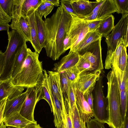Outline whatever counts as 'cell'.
I'll return each instance as SVG.
<instances>
[{"label":"cell","instance_id":"6da1fadb","mask_svg":"<svg viewBox=\"0 0 128 128\" xmlns=\"http://www.w3.org/2000/svg\"><path fill=\"white\" fill-rule=\"evenodd\" d=\"M72 20L71 16L60 6L51 17L44 21L46 29L44 48L47 56L54 60H58L66 52L63 49V42Z\"/></svg>","mask_w":128,"mask_h":128},{"label":"cell","instance_id":"7a4b0ae2","mask_svg":"<svg viewBox=\"0 0 128 128\" xmlns=\"http://www.w3.org/2000/svg\"><path fill=\"white\" fill-rule=\"evenodd\" d=\"M28 54L19 72L12 78L17 86L26 88L36 86L43 73L42 62L39 60V54L27 49Z\"/></svg>","mask_w":128,"mask_h":128},{"label":"cell","instance_id":"3957f363","mask_svg":"<svg viewBox=\"0 0 128 128\" xmlns=\"http://www.w3.org/2000/svg\"><path fill=\"white\" fill-rule=\"evenodd\" d=\"M7 31L8 43L4 54L5 61L3 73L0 80L10 77L14 64L18 54L26 42L24 36L16 30L12 29Z\"/></svg>","mask_w":128,"mask_h":128},{"label":"cell","instance_id":"277c9868","mask_svg":"<svg viewBox=\"0 0 128 128\" xmlns=\"http://www.w3.org/2000/svg\"><path fill=\"white\" fill-rule=\"evenodd\" d=\"M72 20L67 29L63 42V49L66 51L75 52L80 42L88 32L86 21L76 15H71Z\"/></svg>","mask_w":128,"mask_h":128},{"label":"cell","instance_id":"5b68a950","mask_svg":"<svg viewBox=\"0 0 128 128\" xmlns=\"http://www.w3.org/2000/svg\"><path fill=\"white\" fill-rule=\"evenodd\" d=\"M101 74L94 90L92 111L94 118L103 124L107 123L109 116L108 102L103 92L104 74Z\"/></svg>","mask_w":128,"mask_h":128},{"label":"cell","instance_id":"8992f818","mask_svg":"<svg viewBox=\"0 0 128 128\" xmlns=\"http://www.w3.org/2000/svg\"><path fill=\"white\" fill-rule=\"evenodd\" d=\"M101 70L88 71L80 73L75 82L74 88L84 95L92 92L101 73Z\"/></svg>","mask_w":128,"mask_h":128},{"label":"cell","instance_id":"52a82bcc","mask_svg":"<svg viewBox=\"0 0 128 128\" xmlns=\"http://www.w3.org/2000/svg\"><path fill=\"white\" fill-rule=\"evenodd\" d=\"M128 14L122 15L116 24L114 26L112 31L106 38V42L108 50L112 52L116 49L118 41L122 39L128 32Z\"/></svg>","mask_w":128,"mask_h":128},{"label":"cell","instance_id":"ba28073f","mask_svg":"<svg viewBox=\"0 0 128 128\" xmlns=\"http://www.w3.org/2000/svg\"><path fill=\"white\" fill-rule=\"evenodd\" d=\"M42 2V0H14L12 21L20 16H28L35 11Z\"/></svg>","mask_w":128,"mask_h":128},{"label":"cell","instance_id":"9c48e42d","mask_svg":"<svg viewBox=\"0 0 128 128\" xmlns=\"http://www.w3.org/2000/svg\"><path fill=\"white\" fill-rule=\"evenodd\" d=\"M38 90L36 85L27 88L26 98L20 112L23 116L34 123H37L34 119V112L36 104L38 102Z\"/></svg>","mask_w":128,"mask_h":128},{"label":"cell","instance_id":"30bf717a","mask_svg":"<svg viewBox=\"0 0 128 128\" xmlns=\"http://www.w3.org/2000/svg\"><path fill=\"white\" fill-rule=\"evenodd\" d=\"M101 38L92 43L84 54L80 55L82 58L90 63L95 70L104 69L102 56Z\"/></svg>","mask_w":128,"mask_h":128},{"label":"cell","instance_id":"8fae6325","mask_svg":"<svg viewBox=\"0 0 128 128\" xmlns=\"http://www.w3.org/2000/svg\"><path fill=\"white\" fill-rule=\"evenodd\" d=\"M24 88L15 86L10 77L0 80V101L6 98L11 100L18 96L23 93Z\"/></svg>","mask_w":128,"mask_h":128},{"label":"cell","instance_id":"7c38bea8","mask_svg":"<svg viewBox=\"0 0 128 128\" xmlns=\"http://www.w3.org/2000/svg\"><path fill=\"white\" fill-rule=\"evenodd\" d=\"M100 0L90 2L88 0H70V2L76 15L83 19L90 13Z\"/></svg>","mask_w":128,"mask_h":128},{"label":"cell","instance_id":"4fadbf2b","mask_svg":"<svg viewBox=\"0 0 128 128\" xmlns=\"http://www.w3.org/2000/svg\"><path fill=\"white\" fill-rule=\"evenodd\" d=\"M76 104L79 112L81 114L85 123L93 117L92 110L85 100L82 94L76 89L73 84Z\"/></svg>","mask_w":128,"mask_h":128},{"label":"cell","instance_id":"5bb4252c","mask_svg":"<svg viewBox=\"0 0 128 128\" xmlns=\"http://www.w3.org/2000/svg\"><path fill=\"white\" fill-rule=\"evenodd\" d=\"M79 59V54L77 53L69 52L58 62L54 64V72L60 74L75 67Z\"/></svg>","mask_w":128,"mask_h":128},{"label":"cell","instance_id":"9a60e30c","mask_svg":"<svg viewBox=\"0 0 128 128\" xmlns=\"http://www.w3.org/2000/svg\"><path fill=\"white\" fill-rule=\"evenodd\" d=\"M48 75L46 70H43L42 75L36 85L38 89L37 98L38 102L42 99L46 100L50 105L52 112H53Z\"/></svg>","mask_w":128,"mask_h":128},{"label":"cell","instance_id":"2e32d148","mask_svg":"<svg viewBox=\"0 0 128 128\" xmlns=\"http://www.w3.org/2000/svg\"><path fill=\"white\" fill-rule=\"evenodd\" d=\"M26 92H23L20 95L11 100L7 99L5 108L3 118L16 112H20L26 99Z\"/></svg>","mask_w":128,"mask_h":128},{"label":"cell","instance_id":"e0dca14e","mask_svg":"<svg viewBox=\"0 0 128 128\" xmlns=\"http://www.w3.org/2000/svg\"><path fill=\"white\" fill-rule=\"evenodd\" d=\"M10 27L22 35L26 42L31 40L30 28L28 16H20L17 19L12 22Z\"/></svg>","mask_w":128,"mask_h":128},{"label":"cell","instance_id":"ac0fdd59","mask_svg":"<svg viewBox=\"0 0 128 128\" xmlns=\"http://www.w3.org/2000/svg\"><path fill=\"white\" fill-rule=\"evenodd\" d=\"M124 46L123 39L122 38L118 41L114 51L112 52L108 50L105 62L106 69H109L113 67H118L122 50Z\"/></svg>","mask_w":128,"mask_h":128},{"label":"cell","instance_id":"d6986e66","mask_svg":"<svg viewBox=\"0 0 128 128\" xmlns=\"http://www.w3.org/2000/svg\"><path fill=\"white\" fill-rule=\"evenodd\" d=\"M48 73L49 86L62 106L64 104V100L60 83V73L54 71H49Z\"/></svg>","mask_w":128,"mask_h":128},{"label":"cell","instance_id":"ffe728a7","mask_svg":"<svg viewBox=\"0 0 128 128\" xmlns=\"http://www.w3.org/2000/svg\"><path fill=\"white\" fill-rule=\"evenodd\" d=\"M3 122L6 126H11L18 128H23L33 123L25 118L18 112H14L4 118Z\"/></svg>","mask_w":128,"mask_h":128},{"label":"cell","instance_id":"44dd1931","mask_svg":"<svg viewBox=\"0 0 128 128\" xmlns=\"http://www.w3.org/2000/svg\"><path fill=\"white\" fill-rule=\"evenodd\" d=\"M102 37L95 30L88 32L79 44L75 52L80 55L83 54L92 43Z\"/></svg>","mask_w":128,"mask_h":128},{"label":"cell","instance_id":"7402d4cb","mask_svg":"<svg viewBox=\"0 0 128 128\" xmlns=\"http://www.w3.org/2000/svg\"><path fill=\"white\" fill-rule=\"evenodd\" d=\"M49 87L53 108L54 123L55 126L56 127L64 119L62 106L52 91L49 86Z\"/></svg>","mask_w":128,"mask_h":128},{"label":"cell","instance_id":"603a6c76","mask_svg":"<svg viewBox=\"0 0 128 128\" xmlns=\"http://www.w3.org/2000/svg\"><path fill=\"white\" fill-rule=\"evenodd\" d=\"M29 18L31 43L35 51L39 54L42 50L40 46L38 36L35 17V11L28 16Z\"/></svg>","mask_w":128,"mask_h":128},{"label":"cell","instance_id":"cb8c5ba5","mask_svg":"<svg viewBox=\"0 0 128 128\" xmlns=\"http://www.w3.org/2000/svg\"><path fill=\"white\" fill-rule=\"evenodd\" d=\"M115 12L117 13L118 10L114 0H105L98 10L96 20H102Z\"/></svg>","mask_w":128,"mask_h":128},{"label":"cell","instance_id":"d4e9b609","mask_svg":"<svg viewBox=\"0 0 128 128\" xmlns=\"http://www.w3.org/2000/svg\"><path fill=\"white\" fill-rule=\"evenodd\" d=\"M114 18L112 14L102 20L99 27L95 31L105 38L110 34L114 26Z\"/></svg>","mask_w":128,"mask_h":128},{"label":"cell","instance_id":"484cf974","mask_svg":"<svg viewBox=\"0 0 128 128\" xmlns=\"http://www.w3.org/2000/svg\"><path fill=\"white\" fill-rule=\"evenodd\" d=\"M35 17L39 43L42 50L45 47L46 29L44 22L36 10L35 11Z\"/></svg>","mask_w":128,"mask_h":128},{"label":"cell","instance_id":"4316f807","mask_svg":"<svg viewBox=\"0 0 128 128\" xmlns=\"http://www.w3.org/2000/svg\"><path fill=\"white\" fill-rule=\"evenodd\" d=\"M28 48L26 43L18 54L16 58L11 73V78H13L20 70L28 54Z\"/></svg>","mask_w":128,"mask_h":128},{"label":"cell","instance_id":"83f0119b","mask_svg":"<svg viewBox=\"0 0 128 128\" xmlns=\"http://www.w3.org/2000/svg\"><path fill=\"white\" fill-rule=\"evenodd\" d=\"M119 85L120 90L128 88V66L123 71L118 67L112 68Z\"/></svg>","mask_w":128,"mask_h":128},{"label":"cell","instance_id":"f1b7e54d","mask_svg":"<svg viewBox=\"0 0 128 128\" xmlns=\"http://www.w3.org/2000/svg\"><path fill=\"white\" fill-rule=\"evenodd\" d=\"M128 88L120 91V112L122 124L127 113Z\"/></svg>","mask_w":128,"mask_h":128},{"label":"cell","instance_id":"f546056e","mask_svg":"<svg viewBox=\"0 0 128 128\" xmlns=\"http://www.w3.org/2000/svg\"><path fill=\"white\" fill-rule=\"evenodd\" d=\"M73 128H87L82 116L79 112L76 104L71 114Z\"/></svg>","mask_w":128,"mask_h":128},{"label":"cell","instance_id":"4dcf8cb0","mask_svg":"<svg viewBox=\"0 0 128 128\" xmlns=\"http://www.w3.org/2000/svg\"><path fill=\"white\" fill-rule=\"evenodd\" d=\"M64 100V105L62 106L63 120L65 128H73L71 113L66 98Z\"/></svg>","mask_w":128,"mask_h":128},{"label":"cell","instance_id":"1f68e13d","mask_svg":"<svg viewBox=\"0 0 128 128\" xmlns=\"http://www.w3.org/2000/svg\"><path fill=\"white\" fill-rule=\"evenodd\" d=\"M75 67L78 70L80 73L88 71H95L94 68L92 65L80 55L79 60Z\"/></svg>","mask_w":128,"mask_h":128},{"label":"cell","instance_id":"d6a6232c","mask_svg":"<svg viewBox=\"0 0 128 128\" xmlns=\"http://www.w3.org/2000/svg\"><path fill=\"white\" fill-rule=\"evenodd\" d=\"M73 84L69 83L66 92V98L67 100L71 114L73 112L74 108L76 104Z\"/></svg>","mask_w":128,"mask_h":128},{"label":"cell","instance_id":"836d02e7","mask_svg":"<svg viewBox=\"0 0 128 128\" xmlns=\"http://www.w3.org/2000/svg\"><path fill=\"white\" fill-rule=\"evenodd\" d=\"M14 0H0V5L4 12L12 17Z\"/></svg>","mask_w":128,"mask_h":128},{"label":"cell","instance_id":"e575fe53","mask_svg":"<svg viewBox=\"0 0 128 128\" xmlns=\"http://www.w3.org/2000/svg\"><path fill=\"white\" fill-rule=\"evenodd\" d=\"M128 59L126 48L124 46L122 50L118 66V68L123 71H124L127 66H128Z\"/></svg>","mask_w":128,"mask_h":128},{"label":"cell","instance_id":"d590c367","mask_svg":"<svg viewBox=\"0 0 128 128\" xmlns=\"http://www.w3.org/2000/svg\"><path fill=\"white\" fill-rule=\"evenodd\" d=\"M118 10L117 13L122 15L128 14V0H114Z\"/></svg>","mask_w":128,"mask_h":128},{"label":"cell","instance_id":"8d00e7d4","mask_svg":"<svg viewBox=\"0 0 128 128\" xmlns=\"http://www.w3.org/2000/svg\"><path fill=\"white\" fill-rule=\"evenodd\" d=\"M64 72L70 84L74 83L80 74L78 70L75 67L67 70Z\"/></svg>","mask_w":128,"mask_h":128},{"label":"cell","instance_id":"74e56055","mask_svg":"<svg viewBox=\"0 0 128 128\" xmlns=\"http://www.w3.org/2000/svg\"><path fill=\"white\" fill-rule=\"evenodd\" d=\"M60 82L64 99L66 98V92L69 83L64 73L60 74Z\"/></svg>","mask_w":128,"mask_h":128},{"label":"cell","instance_id":"f35d334b","mask_svg":"<svg viewBox=\"0 0 128 128\" xmlns=\"http://www.w3.org/2000/svg\"><path fill=\"white\" fill-rule=\"evenodd\" d=\"M61 6L70 15H76L72 8L70 0H62L60 1Z\"/></svg>","mask_w":128,"mask_h":128},{"label":"cell","instance_id":"ab89813d","mask_svg":"<svg viewBox=\"0 0 128 128\" xmlns=\"http://www.w3.org/2000/svg\"><path fill=\"white\" fill-rule=\"evenodd\" d=\"M36 10L41 16L42 17L44 16L45 19L47 16L51 12L45 6L42 0V2L38 8Z\"/></svg>","mask_w":128,"mask_h":128},{"label":"cell","instance_id":"60d3db41","mask_svg":"<svg viewBox=\"0 0 128 128\" xmlns=\"http://www.w3.org/2000/svg\"><path fill=\"white\" fill-rule=\"evenodd\" d=\"M102 20L86 21L88 32L95 31L99 27Z\"/></svg>","mask_w":128,"mask_h":128},{"label":"cell","instance_id":"b9f144b4","mask_svg":"<svg viewBox=\"0 0 128 128\" xmlns=\"http://www.w3.org/2000/svg\"><path fill=\"white\" fill-rule=\"evenodd\" d=\"M87 128H105L104 124L96 120L91 118L86 122Z\"/></svg>","mask_w":128,"mask_h":128},{"label":"cell","instance_id":"7bdbcfd3","mask_svg":"<svg viewBox=\"0 0 128 128\" xmlns=\"http://www.w3.org/2000/svg\"><path fill=\"white\" fill-rule=\"evenodd\" d=\"M12 19V18L4 12L0 5V23L8 24Z\"/></svg>","mask_w":128,"mask_h":128},{"label":"cell","instance_id":"ee69618b","mask_svg":"<svg viewBox=\"0 0 128 128\" xmlns=\"http://www.w3.org/2000/svg\"><path fill=\"white\" fill-rule=\"evenodd\" d=\"M92 92H88L85 94L83 96L85 100L92 110L93 96Z\"/></svg>","mask_w":128,"mask_h":128},{"label":"cell","instance_id":"f6af8a7d","mask_svg":"<svg viewBox=\"0 0 128 128\" xmlns=\"http://www.w3.org/2000/svg\"><path fill=\"white\" fill-rule=\"evenodd\" d=\"M7 98L2 100L0 106V125L3 122L4 113Z\"/></svg>","mask_w":128,"mask_h":128},{"label":"cell","instance_id":"bcb514c9","mask_svg":"<svg viewBox=\"0 0 128 128\" xmlns=\"http://www.w3.org/2000/svg\"><path fill=\"white\" fill-rule=\"evenodd\" d=\"M4 61L5 56L4 53L0 50V77L3 72Z\"/></svg>","mask_w":128,"mask_h":128},{"label":"cell","instance_id":"7dc6e473","mask_svg":"<svg viewBox=\"0 0 128 128\" xmlns=\"http://www.w3.org/2000/svg\"><path fill=\"white\" fill-rule=\"evenodd\" d=\"M45 6L51 12L53 9L54 6L50 2L47 1V0H42Z\"/></svg>","mask_w":128,"mask_h":128},{"label":"cell","instance_id":"c3c4849f","mask_svg":"<svg viewBox=\"0 0 128 128\" xmlns=\"http://www.w3.org/2000/svg\"><path fill=\"white\" fill-rule=\"evenodd\" d=\"M10 27V25L8 23H0V31L3 30H9Z\"/></svg>","mask_w":128,"mask_h":128},{"label":"cell","instance_id":"681fc988","mask_svg":"<svg viewBox=\"0 0 128 128\" xmlns=\"http://www.w3.org/2000/svg\"><path fill=\"white\" fill-rule=\"evenodd\" d=\"M23 128H42L37 123H32L29 124Z\"/></svg>","mask_w":128,"mask_h":128},{"label":"cell","instance_id":"f907efd6","mask_svg":"<svg viewBox=\"0 0 128 128\" xmlns=\"http://www.w3.org/2000/svg\"><path fill=\"white\" fill-rule=\"evenodd\" d=\"M121 128H128V118L127 113Z\"/></svg>","mask_w":128,"mask_h":128},{"label":"cell","instance_id":"816d5d0a","mask_svg":"<svg viewBox=\"0 0 128 128\" xmlns=\"http://www.w3.org/2000/svg\"><path fill=\"white\" fill-rule=\"evenodd\" d=\"M53 4L54 6H58L60 5V1L59 0H47Z\"/></svg>","mask_w":128,"mask_h":128},{"label":"cell","instance_id":"f5cc1de1","mask_svg":"<svg viewBox=\"0 0 128 128\" xmlns=\"http://www.w3.org/2000/svg\"><path fill=\"white\" fill-rule=\"evenodd\" d=\"M56 127L57 128H65L63 120Z\"/></svg>","mask_w":128,"mask_h":128},{"label":"cell","instance_id":"db71d44e","mask_svg":"<svg viewBox=\"0 0 128 128\" xmlns=\"http://www.w3.org/2000/svg\"><path fill=\"white\" fill-rule=\"evenodd\" d=\"M6 126L5 125L3 122L0 125V128H6Z\"/></svg>","mask_w":128,"mask_h":128},{"label":"cell","instance_id":"11a10c76","mask_svg":"<svg viewBox=\"0 0 128 128\" xmlns=\"http://www.w3.org/2000/svg\"><path fill=\"white\" fill-rule=\"evenodd\" d=\"M7 126V128H18L16 127L11 126Z\"/></svg>","mask_w":128,"mask_h":128},{"label":"cell","instance_id":"9f6ffc18","mask_svg":"<svg viewBox=\"0 0 128 128\" xmlns=\"http://www.w3.org/2000/svg\"><path fill=\"white\" fill-rule=\"evenodd\" d=\"M2 100H1L0 101V106L1 104V103H2Z\"/></svg>","mask_w":128,"mask_h":128}]
</instances>
